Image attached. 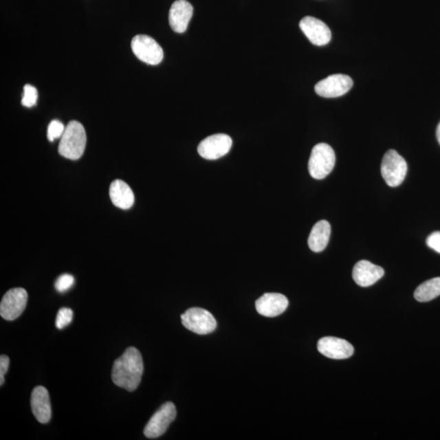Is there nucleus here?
<instances>
[{
	"instance_id": "f257e3e1",
	"label": "nucleus",
	"mask_w": 440,
	"mask_h": 440,
	"mask_svg": "<svg viewBox=\"0 0 440 440\" xmlns=\"http://www.w3.org/2000/svg\"><path fill=\"white\" fill-rule=\"evenodd\" d=\"M144 372L142 355L138 349L131 346L113 363L112 381L114 384L129 391H134L142 382Z\"/></svg>"
},
{
	"instance_id": "f03ea898",
	"label": "nucleus",
	"mask_w": 440,
	"mask_h": 440,
	"mask_svg": "<svg viewBox=\"0 0 440 440\" xmlns=\"http://www.w3.org/2000/svg\"><path fill=\"white\" fill-rule=\"evenodd\" d=\"M87 135L85 127L80 122L72 121L65 126V130L58 147L61 156L70 160H78L85 153Z\"/></svg>"
},
{
	"instance_id": "7ed1b4c3",
	"label": "nucleus",
	"mask_w": 440,
	"mask_h": 440,
	"mask_svg": "<svg viewBox=\"0 0 440 440\" xmlns=\"http://www.w3.org/2000/svg\"><path fill=\"white\" fill-rule=\"evenodd\" d=\"M336 157L332 147L320 143L312 148L308 162V170L312 178L322 179L331 173L336 165Z\"/></svg>"
},
{
	"instance_id": "20e7f679",
	"label": "nucleus",
	"mask_w": 440,
	"mask_h": 440,
	"mask_svg": "<svg viewBox=\"0 0 440 440\" xmlns=\"http://www.w3.org/2000/svg\"><path fill=\"white\" fill-rule=\"evenodd\" d=\"M407 171V162L397 152L390 149L385 153L382 158L381 173L387 186L393 188L400 186L406 179Z\"/></svg>"
},
{
	"instance_id": "39448f33",
	"label": "nucleus",
	"mask_w": 440,
	"mask_h": 440,
	"mask_svg": "<svg viewBox=\"0 0 440 440\" xmlns=\"http://www.w3.org/2000/svg\"><path fill=\"white\" fill-rule=\"evenodd\" d=\"M131 50L143 63L157 65L164 60V50L155 39L144 34L136 35L131 41Z\"/></svg>"
},
{
	"instance_id": "423d86ee",
	"label": "nucleus",
	"mask_w": 440,
	"mask_h": 440,
	"mask_svg": "<svg viewBox=\"0 0 440 440\" xmlns=\"http://www.w3.org/2000/svg\"><path fill=\"white\" fill-rule=\"evenodd\" d=\"M182 324L190 331L205 336L214 331L217 322L210 311L200 307H192L182 316Z\"/></svg>"
},
{
	"instance_id": "0eeeda50",
	"label": "nucleus",
	"mask_w": 440,
	"mask_h": 440,
	"mask_svg": "<svg viewBox=\"0 0 440 440\" xmlns=\"http://www.w3.org/2000/svg\"><path fill=\"white\" fill-rule=\"evenodd\" d=\"M176 415H177V412H176V408L173 403L166 402L162 404L145 426L144 430L145 437L148 439H157L162 437L175 421Z\"/></svg>"
},
{
	"instance_id": "6e6552de",
	"label": "nucleus",
	"mask_w": 440,
	"mask_h": 440,
	"mask_svg": "<svg viewBox=\"0 0 440 440\" xmlns=\"http://www.w3.org/2000/svg\"><path fill=\"white\" fill-rule=\"evenodd\" d=\"M28 294L23 288H14L6 294L0 303V315L4 320L19 318L28 305Z\"/></svg>"
},
{
	"instance_id": "1a4fd4ad",
	"label": "nucleus",
	"mask_w": 440,
	"mask_h": 440,
	"mask_svg": "<svg viewBox=\"0 0 440 440\" xmlns=\"http://www.w3.org/2000/svg\"><path fill=\"white\" fill-rule=\"evenodd\" d=\"M353 81L346 74H333L323 80L316 83L315 91L316 94L324 98H336L349 92Z\"/></svg>"
},
{
	"instance_id": "9d476101",
	"label": "nucleus",
	"mask_w": 440,
	"mask_h": 440,
	"mask_svg": "<svg viewBox=\"0 0 440 440\" xmlns=\"http://www.w3.org/2000/svg\"><path fill=\"white\" fill-rule=\"evenodd\" d=\"M232 140L226 134H215L208 136L198 145L197 152L201 157L208 160H217L226 156L230 151Z\"/></svg>"
},
{
	"instance_id": "9b49d317",
	"label": "nucleus",
	"mask_w": 440,
	"mask_h": 440,
	"mask_svg": "<svg viewBox=\"0 0 440 440\" xmlns=\"http://www.w3.org/2000/svg\"><path fill=\"white\" fill-rule=\"evenodd\" d=\"M299 28L314 45H327L331 41L332 34L328 25L316 17L305 16L299 23Z\"/></svg>"
},
{
	"instance_id": "f8f14e48",
	"label": "nucleus",
	"mask_w": 440,
	"mask_h": 440,
	"mask_svg": "<svg viewBox=\"0 0 440 440\" xmlns=\"http://www.w3.org/2000/svg\"><path fill=\"white\" fill-rule=\"evenodd\" d=\"M320 354L333 360H344L354 353V347L349 342L336 337L320 338L318 344Z\"/></svg>"
},
{
	"instance_id": "ddd939ff",
	"label": "nucleus",
	"mask_w": 440,
	"mask_h": 440,
	"mask_svg": "<svg viewBox=\"0 0 440 440\" xmlns=\"http://www.w3.org/2000/svg\"><path fill=\"white\" fill-rule=\"evenodd\" d=\"M288 305V298L278 293L264 294L255 302L258 314L266 318H276L283 314Z\"/></svg>"
},
{
	"instance_id": "4468645a",
	"label": "nucleus",
	"mask_w": 440,
	"mask_h": 440,
	"mask_svg": "<svg viewBox=\"0 0 440 440\" xmlns=\"http://www.w3.org/2000/svg\"><path fill=\"white\" fill-rule=\"evenodd\" d=\"M193 13L192 4L187 0H176L169 12V23L175 32L182 34L186 32Z\"/></svg>"
},
{
	"instance_id": "2eb2a0df",
	"label": "nucleus",
	"mask_w": 440,
	"mask_h": 440,
	"mask_svg": "<svg viewBox=\"0 0 440 440\" xmlns=\"http://www.w3.org/2000/svg\"><path fill=\"white\" fill-rule=\"evenodd\" d=\"M384 268L369 261H362L355 264L352 272L355 283L362 287L375 284L384 276Z\"/></svg>"
},
{
	"instance_id": "dca6fc26",
	"label": "nucleus",
	"mask_w": 440,
	"mask_h": 440,
	"mask_svg": "<svg viewBox=\"0 0 440 440\" xmlns=\"http://www.w3.org/2000/svg\"><path fill=\"white\" fill-rule=\"evenodd\" d=\"M30 404H32L33 415L38 421L45 424L51 420L50 397L45 387L42 386L35 387L32 391Z\"/></svg>"
},
{
	"instance_id": "f3484780",
	"label": "nucleus",
	"mask_w": 440,
	"mask_h": 440,
	"mask_svg": "<svg viewBox=\"0 0 440 440\" xmlns=\"http://www.w3.org/2000/svg\"><path fill=\"white\" fill-rule=\"evenodd\" d=\"M109 197L117 208L127 210L133 206L135 196L129 184L121 179H116L109 188Z\"/></svg>"
},
{
	"instance_id": "a211bd4d",
	"label": "nucleus",
	"mask_w": 440,
	"mask_h": 440,
	"mask_svg": "<svg viewBox=\"0 0 440 440\" xmlns=\"http://www.w3.org/2000/svg\"><path fill=\"white\" fill-rule=\"evenodd\" d=\"M331 227L327 220L316 223L308 237V245L316 253L323 252L329 243Z\"/></svg>"
},
{
	"instance_id": "6ab92c4d",
	"label": "nucleus",
	"mask_w": 440,
	"mask_h": 440,
	"mask_svg": "<svg viewBox=\"0 0 440 440\" xmlns=\"http://www.w3.org/2000/svg\"><path fill=\"white\" fill-rule=\"evenodd\" d=\"M440 296V277L425 281L416 289L415 298L416 300L426 302L433 300Z\"/></svg>"
},
{
	"instance_id": "aec40b11",
	"label": "nucleus",
	"mask_w": 440,
	"mask_h": 440,
	"mask_svg": "<svg viewBox=\"0 0 440 440\" xmlns=\"http://www.w3.org/2000/svg\"><path fill=\"white\" fill-rule=\"evenodd\" d=\"M38 99V91L32 85H26L24 87V96L21 100V104L25 107L32 108L36 104Z\"/></svg>"
},
{
	"instance_id": "412c9836",
	"label": "nucleus",
	"mask_w": 440,
	"mask_h": 440,
	"mask_svg": "<svg viewBox=\"0 0 440 440\" xmlns=\"http://www.w3.org/2000/svg\"><path fill=\"white\" fill-rule=\"evenodd\" d=\"M73 311L70 308L63 307L57 314L56 327L58 329H63L67 327L73 320Z\"/></svg>"
},
{
	"instance_id": "4be33fe9",
	"label": "nucleus",
	"mask_w": 440,
	"mask_h": 440,
	"mask_svg": "<svg viewBox=\"0 0 440 440\" xmlns=\"http://www.w3.org/2000/svg\"><path fill=\"white\" fill-rule=\"evenodd\" d=\"M65 130L63 123L58 120H54L50 122L47 127V139L50 142H54L55 140L61 138Z\"/></svg>"
},
{
	"instance_id": "5701e85b",
	"label": "nucleus",
	"mask_w": 440,
	"mask_h": 440,
	"mask_svg": "<svg viewBox=\"0 0 440 440\" xmlns=\"http://www.w3.org/2000/svg\"><path fill=\"white\" fill-rule=\"evenodd\" d=\"M74 284V278L72 275L63 274L57 278L55 283V288L57 292L64 293L67 292Z\"/></svg>"
},
{
	"instance_id": "b1692460",
	"label": "nucleus",
	"mask_w": 440,
	"mask_h": 440,
	"mask_svg": "<svg viewBox=\"0 0 440 440\" xmlns=\"http://www.w3.org/2000/svg\"><path fill=\"white\" fill-rule=\"evenodd\" d=\"M426 244L430 249L440 254V232H434L428 237Z\"/></svg>"
},
{
	"instance_id": "393cba45",
	"label": "nucleus",
	"mask_w": 440,
	"mask_h": 440,
	"mask_svg": "<svg viewBox=\"0 0 440 440\" xmlns=\"http://www.w3.org/2000/svg\"><path fill=\"white\" fill-rule=\"evenodd\" d=\"M10 360L6 355L0 356V386H3L4 384V375L8 372V367H10Z\"/></svg>"
},
{
	"instance_id": "a878e982",
	"label": "nucleus",
	"mask_w": 440,
	"mask_h": 440,
	"mask_svg": "<svg viewBox=\"0 0 440 440\" xmlns=\"http://www.w3.org/2000/svg\"><path fill=\"white\" fill-rule=\"evenodd\" d=\"M437 135L438 142L440 144V122L439 123V125L437 127Z\"/></svg>"
}]
</instances>
